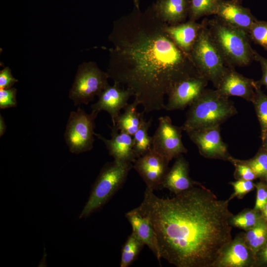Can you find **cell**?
<instances>
[{"mask_svg":"<svg viewBox=\"0 0 267 267\" xmlns=\"http://www.w3.org/2000/svg\"><path fill=\"white\" fill-rule=\"evenodd\" d=\"M257 189L256 200L254 210L262 211L267 203V188L262 182L255 185Z\"/></svg>","mask_w":267,"mask_h":267,"instance_id":"cell-34","label":"cell"},{"mask_svg":"<svg viewBox=\"0 0 267 267\" xmlns=\"http://www.w3.org/2000/svg\"><path fill=\"white\" fill-rule=\"evenodd\" d=\"M133 167L132 163L114 160L101 168L79 218H87L102 208L121 188Z\"/></svg>","mask_w":267,"mask_h":267,"instance_id":"cell-5","label":"cell"},{"mask_svg":"<svg viewBox=\"0 0 267 267\" xmlns=\"http://www.w3.org/2000/svg\"><path fill=\"white\" fill-rule=\"evenodd\" d=\"M151 6L161 21L174 25L185 22L188 18L189 0H157Z\"/></svg>","mask_w":267,"mask_h":267,"instance_id":"cell-21","label":"cell"},{"mask_svg":"<svg viewBox=\"0 0 267 267\" xmlns=\"http://www.w3.org/2000/svg\"><path fill=\"white\" fill-rule=\"evenodd\" d=\"M99 113H87L80 106L70 112L66 124L64 138L70 152L79 154L91 150L93 147L95 120Z\"/></svg>","mask_w":267,"mask_h":267,"instance_id":"cell-8","label":"cell"},{"mask_svg":"<svg viewBox=\"0 0 267 267\" xmlns=\"http://www.w3.org/2000/svg\"><path fill=\"white\" fill-rule=\"evenodd\" d=\"M133 96L132 92L117 83L109 85L97 96L98 100L91 105V111L99 113L107 112L110 116L113 126L120 114V110L129 103L128 100Z\"/></svg>","mask_w":267,"mask_h":267,"instance_id":"cell-13","label":"cell"},{"mask_svg":"<svg viewBox=\"0 0 267 267\" xmlns=\"http://www.w3.org/2000/svg\"><path fill=\"white\" fill-rule=\"evenodd\" d=\"M256 257L248 246L244 233L238 235L224 248L215 267H250Z\"/></svg>","mask_w":267,"mask_h":267,"instance_id":"cell-15","label":"cell"},{"mask_svg":"<svg viewBox=\"0 0 267 267\" xmlns=\"http://www.w3.org/2000/svg\"><path fill=\"white\" fill-rule=\"evenodd\" d=\"M263 215L264 218V219L267 221V203L264 207V209L262 210Z\"/></svg>","mask_w":267,"mask_h":267,"instance_id":"cell-40","label":"cell"},{"mask_svg":"<svg viewBox=\"0 0 267 267\" xmlns=\"http://www.w3.org/2000/svg\"><path fill=\"white\" fill-rule=\"evenodd\" d=\"M221 0H189L188 19L197 21L200 18L215 15Z\"/></svg>","mask_w":267,"mask_h":267,"instance_id":"cell-26","label":"cell"},{"mask_svg":"<svg viewBox=\"0 0 267 267\" xmlns=\"http://www.w3.org/2000/svg\"><path fill=\"white\" fill-rule=\"evenodd\" d=\"M107 72L101 70L96 63L84 62L78 68L69 97L75 106L88 104L108 85Z\"/></svg>","mask_w":267,"mask_h":267,"instance_id":"cell-7","label":"cell"},{"mask_svg":"<svg viewBox=\"0 0 267 267\" xmlns=\"http://www.w3.org/2000/svg\"><path fill=\"white\" fill-rule=\"evenodd\" d=\"M237 113L233 102L216 89H205L189 106L182 126L187 131L220 125Z\"/></svg>","mask_w":267,"mask_h":267,"instance_id":"cell-4","label":"cell"},{"mask_svg":"<svg viewBox=\"0 0 267 267\" xmlns=\"http://www.w3.org/2000/svg\"><path fill=\"white\" fill-rule=\"evenodd\" d=\"M152 137V149L169 163L187 152L182 141V126L173 124L170 117L161 116Z\"/></svg>","mask_w":267,"mask_h":267,"instance_id":"cell-9","label":"cell"},{"mask_svg":"<svg viewBox=\"0 0 267 267\" xmlns=\"http://www.w3.org/2000/svg\"><path fill=\"white\" fill-rule=\"evenodd\" d=\"M169 163L166 159L152 149L138 157L133 168L145 182L146 188L154 191L161 187L168 172Z\"/></svg>","mask_w":267,"mask_h":267,"instance_id":"cell-12","label":"cell"},{"mask_svg":"<svg viewBox=\"0 0 267 267\" xmlns=\"http://www.w3.org/2000/svg\"><path fill=\"white\" fill-rule=\"evenodd\" d=\"M202 27V22L188 19L174 25L166 24L165 30L176 44L189 55Z\"/></svg>","mask_w":267,"mask_h":267,"instance_id":"cell-20","label":"cell"},{"mask_svg":"<svg viewBox=\"0 0 267 267\" xmlns=\"http://www.w3.org/2000/svg\"><path fill=\"white\" fill-rule=\"evenodd\" d=\"M215 15L224 22L247 33L257 20L249 8L233 0H221Z\"/></svg>","mask_w":267,"mask_h":267,"instance_id":"cell-16","label":"cell"},{"mask_svg":"<svg viewBox=\"0 0 267 267\" xmlns=\"http://www.w3.org/2000/svg\"><path fill=\"white\" fill-rule=\"evenodd\" d=\"M125 217L131 224L132 232L149 248L160 263L158 242L149 219L142 214L137 207L127 212Z\"/></svg>","mask_w":267,"mask_h":267,"instance_id":"cell-19","label":"cell"},{"mask_svg":"<svg viewBox=\"0 0 267 267\" xmlns=\"http://www.w3.org/2000/svg\"><path fill=\"white\" fill-rule=\"evenodd\" d=\"M261 137L262 143L261 147L267 151V131Z\"/></svg>","mask_w":267,"mask_h":267,"instance_id":"cell-39","label":"cell"},{"mask_svg":"<svg viewBox=\"0 0 267 267\" xmlns=\"http://www.w3.org/2000/svg\"><path fill=\"white\" fill-rule=\"evenodd\" d=\"M255 96L253 101L256 114L261 127V137L267 131V95L261 90L256 82Z\"/></svg>","mask_w":267,"mask_h":267,"instance_id":"cell-27","label":"cell"},{"mask_svg":"<svg viewBox=\"0 0 267 267\" xmlns=\"http://www.w3.org/2000/svg\"><path fill=\"white\" fill-rule=\"evenodd\" d=\"M246 242L255 257L267 241V222L261 219L252 228L244 233Z\"/></svg>","mask_w":267,"mask_h":267,"instance_id":"cell-23","label":"cell"},{"mask_svg":"<svg viewBox=\"0 0 267 267\" xmlns=\"http://www.w3.org/2000/svg\"><path fill=\"white\" fill-rule=\"evenodd\" d=\"M208 82V80L199 74L179 81L168 93L165 110H183L189 106L203 92Z\"/></svg>","mask_w":267,"mask_h":267,"instance_id":"cell-11","label":"cell"},{"mask_svg":"<svg viewBox=\"0 0 267 267\" xmlns=\"http://www.w3.org/2000/svg\"><path fill=\"white\" fill-rule=\"evenodd\" d=\"M145 245L133 232L128 237L121 250L120 267H128L137 259Z\"/></svg>","mask_w":267,"mask_h":267,"instance_id":"cell-25","label":"cell"},{"mask_svg":"<svg viewBox=\"0 0 267 267\" xmlns=\"http://www.w3.org/2000/svg\"><path fill=\"white\" fill-rule=\"evenodd\" d=\"M234 0V1H235L236 2H237L239 3H241H241H242V2L243 1V0Z\"/></svg>","mask_w":267,"mask_h":267,"instance_id":"cell-42","label":"cell"},{"mask_svg":"<svg viewBox=\"0 0 267 267\" xmlns=\"http://www.w3.org/2000/svg\"><path fill=\"white\" fill-rule=\"evenodd\" d=\"M202 22L203 27L189 56L197 72L215 87L228 66L211 37L205 19Z\"/></svg>","mask_w":267,"mask_h":267,"instance_id":"cell-6","label":"cell"},{"mask_svg":"<svg viewBox=\"0 0 267 267\" xmlns=\"http://www.w3.org/2000/svg\"><path fill=\"white\" fill-rule=\"evenodd\" d=\"M247 33L250 39L267 50V21L257 19Z\"/></svg>","mask_w":267,"mask_h":267,"instance_id":"cell-29","label":"cell"},{"mask_svg":"<svg viewBox=\"0 0 267 267\" xmlns=\"http://www.w3.org/2000/svg\"><path fill=\"white\" fill-rule=\"evenodd\" d=\"M259 252L260 261L263 263L267 264V241Z\"/></svg>","mask_w":267,"mask_h":267,"instance_id":"cell-37","label":"cell"},{"mask_svg":"<svg viewBox=\"0 0 267 267\" xmlns=\"http://www.w3.org/2000/svg\"><path fill=\"white\" fill-rule=\"evenodd\" d=\"M111 138L106 139L99 134L95 136L104 143L109 155L114 160L124 162L134 163L137 157L133 147V136L124 132H118L115 126L109 127Z\"/></svg>","mask_w":267,"mask_h":267,"instance_id":"cell-17","label":"cell"},{"mask_svg":"<svg viewBox=\"0 0 267 267\" xmlns=\"http://www.w3.org/2000/svg\"><path fill=\"white\" fill-rule=\"evenodd\" d=\"M209 32L228 66H245L254 60L248 34L215 16L205 19Z\"/></svg>","mask_w":267,"mask_h":267,"instance_id":"cell-3","label":"cell"},{"mask_svg":"<svg viewBox=\"0 0 267 267\" xmlns=\"http://www.w3.org/2000/svg\"><path fill=\"white\" fill-rule=\"evenodd\" d=\"M138 105L135 102L128 104L120 114L116 120L115 126L120 132L126 133L132 136L137 131L144 119L143 111H137Z\"/></svg>","mask_w":267,"mask_h":267,"instance_id":"cell-22","label":"cell"},{"mask_svg":"<svg viewBox=\"0 0 267 267\" xmlns=\"http://www.w3.org/2000/svg\"><path fill=\"white\" fill-rule=\"evenodd\" d=\"M257 177L267 176V151L262 147L253 158L244 160Z\"/></svg>","mask_w":267,"mask_h":267,"instance_id":"cell-30","label":"cell"},{"mask_svg":"<svg viewBox=\"0 0 267 267\" xmlns=\"http://www.w3.org/2000/svg\"><path fill=\"white\" fill-rule=\"evenodd\" d=\"M261 219L258 211L254 209L244 210L236 215H233L230 223L232 226L246 231L254 227Z\"/></svg>","mask_w":267,"mask_h":267,"instance_id":"cell-28","label":"cell"},{"mask_svg":"<svg viewBox=\"0 0 267 267\" xmlns=\"http://www.w3.org/2000/svg\"><path fill=\"white\" fill-rule=\"evenodd\" d=\"M256 81L236 72L234 67L228 66L215 87L222 94L236 96L252 102L255 96Z\"/></svg>","mask_w":267,"mask_h":267,"instance_id":"cell-14","label":"cell"},{"mask_svg":"<svg viewBox=\"0 0 267 267\" xmlns=\"http://www.w3.org/2000/svg\"><path fill=\"white\" fill-rule=\"evenodd\" d=\"M229 161L235 166L234 176L237 179L253 181L257 178L252 169L244 160L236 159L232 157Z\"/></svg>","mask_w":267,"mask_h":267,"instance_id":"cell-31","label":"cell"},{"mask_svg":"<svg viewBox=\"0 0 267 267\" xmlns=\"http://www.w3.org/2000/svg\"><path fill=\"white\" fill-rule=\"evenodd\" d=\"M265 177L266 178V181L267 182V176H265Z\"/></svg>","mask_w":267,"mask_h":267,"instance_id":"cell-43","label":"cell"},{"mask_svg":"<svg viewBox=\"0 0 267 267\" xmlns=\"http://www.w3.org/2000/svg\"><path fill=\"white\" fill-rule=\"evenodd\" d=\"M189 176V165L182 155H179L167 173L161 187L166 188L175 195L185 191L196 185Z\"/></svg>","mask_w":267,"mask_h":267,"instance_id":"cell-18","label":"cell"},{"mask_svg":"<svg viewBox=\"0 0 267 267\" xmlns=\"http://www.w3.org/2000/svg\"><path fill=\"white\" fill-rule=\"evenodd\" d=\"M134 3V7L137 9H140L139 8V2L140 0H133Z\"/></svg>","mask_w":267,"mask_h":267,"instance_id":"cell-41","label":"cell"},{"mask_svg":"<svg viewBox=\"0 0 267 267\" xmlns=\"http://www.w3.org/2000/svg\"><path fill=\"white\" fill-rule=\"evenodd\" d=\"M229 183L234 189V193L229 198L230 200L235 197L239 199L242 198L246 194L252 191L255 186L252 180L244 179H237Z\"/></svg>","mask_w":267,"mask_h":267,"instance_id":"cell-32","label":"cell"},{"mask_svg":"<svg viewBox=\"0 0 267 267\" xmlns=\"http://www.w3.org/2000/svg\"><path fill=\"white\" fill-rule=\"evenodd\" d=\"M17 89L11 87L0 89V109H4L17 106Z\"/></svg>","mask_w":267,"mask_h":267,"instance_id":"cell-33","label":"cell"},{"mask_svg":"<svg viewBox=\"0 0 267 267\" xmlns=\"http://www.w3.org/2000/svg\"><path fill=\"white\" fill-rule=\"evenodd\" d=\"M196 145L200 154L208 159L230 161L227 145L222 141L220 126H212L186 132Z\"/></svg>","mask_w":267,"mask_h":267,"instance_id":"cell-10","label":"cell"},{"mask_svg":"<svg viewBox=\"0 0 267 267\" xmlns=\"http://www.w3.org/2000/svg\"><path fill=\"white\" fill-rule=\"evenodd\" d=\"M18 82V80L12 76L11 69L8 67H5L0 70V89L11 88Z\"/></svg>","mask_w":267,"mask_h":267,"instance_id":"cell-35","label":"cell"},{"mask_svg":"<svg viewBox=\"0 0 267 267\" xmlns=\"http://www.w3.org/2000/svg\"><path fill=\"white\" fill-rule=\"evenodd\" d=\"M151 120L144 119L137 131L133 136V147L137 158L152 149V137L148 134Z\"/></svg>","mask_w":267,"mask_h":267,"instance_id":"cell-24","label":"cell"},{"mask_svg":"<svg viewBox=\"0 0 267 267\" xmlns=\"http://www.w3.org/2000/svg\"><path fill=\"white\" fill-rule=\"evenodd\" d=\"M151 5L135 7L113 22L108 39L109 78L130 90L144 113L165 109V97L179 81L199 74L189 55L165 30Z\"/></svg>","mask_w":267,"mask_h":267,"instance_id":"cell-1","label":"cell"},{"mask_svg":"<svg viewBox=\"0 0 267 267\" xmlns=\"http://www.w3.org/2000/svg\"><path fill=\"white\" fill-rule=\"evenodd\" d=\"M153 191L146 188L137 208L151 222L161 259L177 267H215L232 240L230 199L199 183L172 198Z\"/></svg>","mask_w":267,"mask_h":267,"instance_id":"cell-2","label":"cell"},{"mask_svg":"<svg viewBox=\"0 0 267 267\" xmlns=\"http://www.w3.org/2000/svg\"><path fill=\"white\" fill-rule=\"evenodd\" d=\"M254 60L259 62L262 71V78L259 81H256V83L260 87L265 86L267 88V59L254 50Z\"/></svg>","mask_w":267,"mask_h":267,"instance_id":"cell-36","label":"cell"},{"mask_svg":"<svg viewBox=\"0 0 267 267\" xmlns=\"http://www.w3.org/2000/svg\"><path fill=\"white\" fill-rule=\"evenodd\" d=\"M6 130V124L4 122V119L0 114V136L1 137L5 133Z\"/></svg>","mask_w":267,"mask_h":267,"instance_id":"cell-38","label":"cell"}]
</instances>
